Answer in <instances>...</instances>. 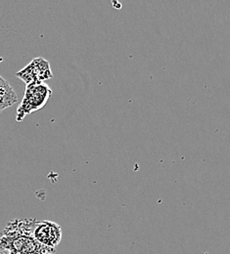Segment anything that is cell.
I'll list each match as a JSON object with an SVG mask.
<instances>
[{
  "mask_svg": "<svg viewBox=\"0 0 230 254\" xmlns=\"http://www.w3.org/2000/svg\"><path fill=\"white\" fill-rule=\"evenodd\" d=\"M56 251H46V252H35V253H7L0 250V254H53Z\"/></svg>",
  "mask_w": 230,
  "mask_h": 254,
  "instance_id": "cell-5",
  "label": "cell"
},
{
  "mask_svg": "<svg viewBox=\"0 0 230 254\" xmlns=\"http://www.w3.org/2000/svg\"><path fill=\"white\" fill-rule=\"evenodd\" d=\"M18 102V95L10 83L0 75V113L14 106Z\"/></svg>",
  "mask_w": 230,
  "mask_h": 254,
  "instance_id": "cell-4",
  "label": "cell"
},
{
  "mask_svg": "<svg viewBox=\"0 0 230 254\" xmlns=\"http://www.w3.org/2000/svg\"><path fill=\"white\" fill-rule=\"evenodd\" d=\"M51 95V88L44 82L27 85L23 100L17 109V122L21 123L28 115L42 109Z\"/></svg>",
  "mask_w": 230,
  "mask_h": 254,
  "instance_id": "cell-1",
  "label": "cell"
},
{
  "mask_svg": "<svg viewBox=\"0 0 230 254\" xmlns=\"http://www.w3.org/2000/svg\"><path fill=\"white\" fill-rule=\"evenodd\" d=\"M31 234L33 239L43 248L56 250L62 240V228L51 221L32 220Z\"/></svg>",
  "mask_w": 230,
  "mask_h": 254,
  "instance_id": "cell-2",
  "label": "cell"
},
{
  "mask_svg": "<svg viewBox=\"0 0 230 254\" xmlns=\"http://www.w3.org/2000/svg\"><path fill=\"white\" fill-rule=\"evenodd\" d=\"M16 76L27 85L42 83L53 77L50 64L43 58H35L23 69L16 73Z\"/></svg>",
  "mask_w": 230,
  "mask_h": 254,
  "instance_id": "cell-3",
  "label": "cell"
}]
</instances>
